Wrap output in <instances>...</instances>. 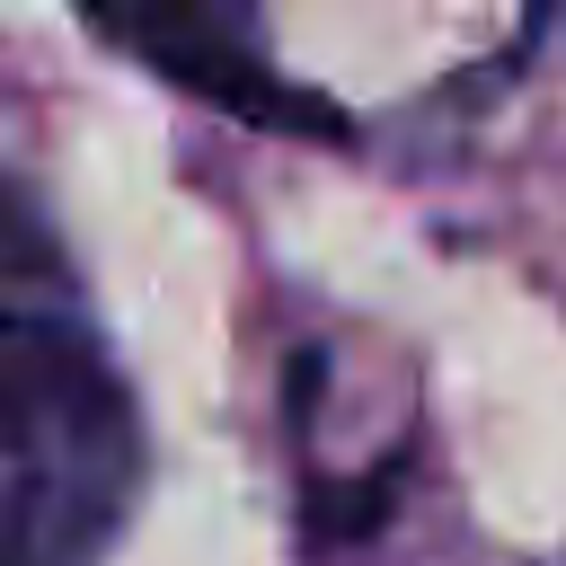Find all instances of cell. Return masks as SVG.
I'll list each match as a JSON object with an SVG mask.
<instances>
[{
  "label": "cell",
  "instance_id": "1",
  "mask_svg": "<svg viewBox=\"0 0 566 566\" xmlns=\"http://www.w3.org/2000/svg\"><path fill=\"white\" fill-rule=\"evenodd\" d=\"M133 495V407L44 221L0 186V566H88Z\"/></svg>",
  "mask_w": 566,
  "mask_h": 566
},
{
  "label": "cell",
  "instance_id": "2",
  "mask_svg": "<svg viewBox=\"0 0 566 566\" xmlns=\"http://www.w3.org/2000/svg\"><path fill=\"white\" fill-rule=\"evenodd\" d=\"M88 18L142 53L150 71L203 88L212 106H239V115H292L283 80L248 53V0H88Z\"/></svg>",
  "mask_w": 566,
  "mask_h": 566
}]
</instances>
